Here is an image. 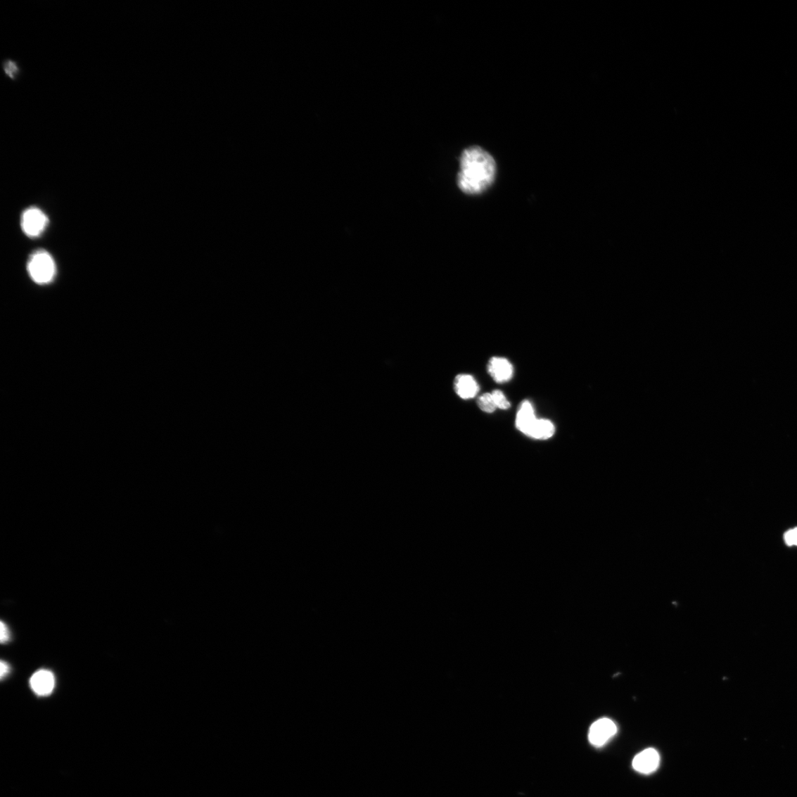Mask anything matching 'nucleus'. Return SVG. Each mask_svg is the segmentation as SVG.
<instances>
[{"instance_id":"20e7f679","label":"nucleus","mask_w":797,"mask_h":797,"mask_svg":"<svg viewBox=\"0 0 797 797\" xmlns=\"http://www.w3.org/2000/svg\"><path fill=\"white\" fill-rule=\"evenodd\" d=\"M618 732L614 722L608 718H601L594 722L589 729V740L596 747L606 744Z\"/></svg>"},{"instance_id":"2eb2a0df","label":"nucleus","mask_w":797,"mask_h":797,"mask_svg":"<svg viewBox=\"0 0 797 797\" xmlns=\"http://www.w3.org/2000/svg\"><path fill=\"white\" fill-rule=\"evenodd\" d=\"M0 669H1V670H0V676H1V679L4 680L5 676L9 672V666L5 661H2Z\"/></svg>"},{"instance_id":"ddd939ff","label":"nucleus","mask_w":797,"mask_h":797,"mask_svg":"<svg viewBox=\"0 0 797 797\" xmlns=\"http://www.w3.org/2000/svg\"><path fill=\"white\" fill-rule=\"evenodd\" d=\"M491 395L496 407L502 410H507L510 408V402L506 400L502 390H494Z\"/></svg>"},{"instance_id":"39448f33","label":"nucleus","mask_w":797,"mask_h":797,"mask_svg":"<svg viewBox=\"0 0 797 797\" xmlns=\"http://www.w3.org/2000/svg\"><path fill=\"white\" fill-rule=\"evenodd\" d=\"M660 764V755L652 748L641 751L633 760V768L639 773L649 774L657 770Z\"/></svg>"},{"instance_id":"dca6fc26","label":"nucleus","mask_w":797,"mask_h":797,"mask_svg":"<svg viewBox=\"0 0 797 797\" xmlns=\"http://www.w3.org/2000/svg\"><path fill=\"white\" fill-rule=\"evenodd\" d=\"M791 533L793 537V545L797 546V528L791 530Z\"/></svg>"},{"instance_id":"f257e3e1","label":"nucleus","mask_w":797,"mask_h":797,"mask_svg":"<svg viewBox=\"0 0 797 797\" xmlns=\"http://www.w3.org/2000/svg\"><path fill=\"white\" fill-rule=\"evenodd\" d=\"M495 174V161L483 148L472 146L462 153L458 186L464 193H483L493 184Z\"/></svg>"},{"instance_id":"9d476101","label":"nucleus","mask_w":797,"mask_h":797,"mask_svg":"<svg viewBox=\"0 0 797 797\" xmlns=\"http://www.w3.org/2000/svg\"><path fill=\"white\" fill-rule=\"evenodd\" d=\"M554 432V426L550 420L537 419L526 435L535 440H547L552 437Z\"/></svg>"},{"instance_id":"f8f14e48","label":"nucleus","mask_w":797,"mask_h":797,"mask_svg":"<svg viewBox=\"0 0 797 797\" xmlns=\"http://www.w3.org/2000/svg\"><path fill=\"white\" fill-rule=\"evenodd\" d=\"M478 405L481 411L486 413H493L497 407L495 404L492 395L490 393L484 394L479 397L478 399Z\"/></svg>"},{"instance_id":"7ed1b4c3","label":"nucleus","mask_w":797,"mask_h":797,"mask_svg":"<svg viewBox=\"0 0 797 797\" xmlns=\"http://www.w3.org/2000/svg\"><path fill=\"white\" fill-rule=\"evenodd\" d=\"M48 223L47 216L37 208H30L25 210L21 219L23 231L31 237L40 235L46 228Z\"/></svg>"},{"instance_id":"423d86ee","label":"nucleus","mask_w":797,"mask_h":797,"mask_svg":"<svg viewBox=\"0 0 797 797\" xmlns=\"http://www.w3.org/2000/svg\"><path fill=\"white\" fill-rule=\"evenodd\" d=\"M487 371L496 383H504L513 378L514 369L506 358L493 357L489 360Z\"/></svg>"},{"instance_id":"9b49d317","label":"nucleus","mask_w":797,"mask_h":797,"mask_svg":"<svg viewBox=\"0 0 797 797\" xmlns=\"http://www.w3.org/2000/svg\"><path fill=\"white\" fill-rule=\"evenodd\" d=\"M3 67L6 76L12 81L17 80L20 77L21 69L18 63L15 60L5 59Z\"/></svg>"},{"instance_id":"6e6552de","label":"nucleus","mask_w":797,"mask_h":797,"mask_svg":"<svg viewBox=\"0 0 797 797\" xmlns=\"http://www.w3.org/2000/svg\"><path fill=\"white\" fill-rule=\"evenodd\" d=\"M456 393L463 400L474 398L478 393L479 386L469 374H459L454 381Z\"/></svg>"},{"instance_id":"4468645a","label":"nucleus","mask_w":797,"mask_h":797,"mask_svg":"<svg viewBox=\"0 0 797 797\" xmlns=\"http://www.w3.org/2000/svg\"><path fill=\"white\" fill-rule=\"evenodd\" d=\"M1 627V638L0 639H1L2 644H4L10 639L9 630L4 622H1V627Z\"/></svg>"},{"instance_id":"f03ea898","label":"nucleus","mask_w":797,"mask_h":797,"mask_svg":"<svg viewBox=\"0 0 797 797\" xmlns=\"http://www.w3.org/2000/svg\"><path fill=\"white\" fill-rule=\"evenodd\" d=\"M30 276L37 283H50L56 274V264L46 251L39 250L32 255L27 264Z\"/></svg>"},{"instance_id":"1a4fd4ad","label":"nucleus","mask_w":797,"mask_h":797,"mask_svg":"<svg viewBox=\"0 0 797 797\" xmlns=\"http://www.w3.org/2000/svg\"><path fill=\"white\" fill-rule=\"evenodd\" d=\"M536 420L533 406L530 402L528 400L522 402L516 421L518 430L526 435Z\"/></svg>"},{"instance_id":"0eeeda50","label":"nucleus","mask_w":797,"mask_h":797,"mask_svg":"<svg viewBox=\"0 0 797 797\" xmlns=\"http://www.w3.org/2000/svg\"><path fill=\"white\" fill-rule=\"evenodd\" d=\"M30 684L37 695L47 696L52 694L55 687V677L51 671L41 670L32 675Z\"/></svg>"}]
</instances>
